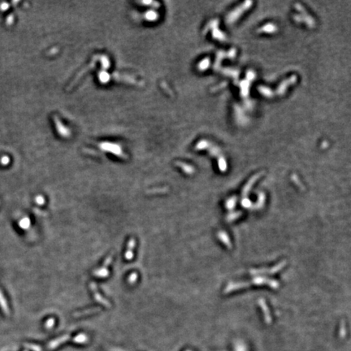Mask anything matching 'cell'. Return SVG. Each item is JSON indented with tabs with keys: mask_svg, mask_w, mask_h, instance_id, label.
<instances>
[{
	"mask_svg": "<svg viewBox=\"0 0 351 351\" xmlns=\"http://www.w3.org/2000/svg\"><path fill=\"white\" fill-rule=\"evenodd\" d=\"M90 289L93 291V293H94V298L96 299V301L98 302H99L100 304H102V305L106 306L107 307H111V303L107 301V299H105L104 297L102 296V294H101L100 293L98 292V290H97L96 284L94 283V282H91V283L90 284Z\"/></svg>",
	"mask_w": 351,
	"mask_h": 351,
	"instance_id": "cell-1",
	"label": "cell"
},
{
	"mask_svg": "<svg viewBox=\"0 0 351 351\" xmlns=\"http://www.w3.org/2000/svg\"><path fill=\"white\" fill-rule=\"evenodd\" d=\"M135 245H136L135 240H134L133 238H131L130 240H129V243H128V248H127V250L126 252H125V255H124V258H125L127 260H131L133 259V248H134V246H135Z\"/></svg>",
	"mask_w": 351,
	"mask_h": 351,
	"instance_id": "cell-2",
	"label": "cell"
},
{
	"mask_svg": "<svg viewBox=\"0 0 351 351\" xmlns=\"http://www.w3.org/2000/svg\"><path fill=\"white\" fill-rule=\"evenodd\" d=\"M108 274H109V272L107 270V267L105 266H103L101 268L98 269V270H96L94 272V275L97 277H99V278H103V277L107 276Z\"/></svg>",
	"mask_w": 351,
	"mask_h": 351,
	"instance_id": "cell-3",
	"label": "cell"
},
{
	"mask_svg": "<svg viewBox=\"0 0 351 351\" xmlns=\"http://www.w3.org/2000/svg\"><path fill=\"white\" fill-rule=\"evenodd\" d=\"M98 310H99V308L93 307V308H90V309H88V310H83V311L81 312H76V313H75L74 314V316L79 317V316H82V315H90L92 314V313H95V312L98 311Z\"/></svg>",
	"mask_w": 351,
	"mask_h": 351,
	"instance_id": "cell-4",
	"label": "cell"
},
{
	"mask_svg": "<svg viewBox=\"0 0 351 351\" xmlns=\"http://www.w3.org/2000/svg\"><path fill=\"white\" fill-rule=\"evenodd\" d=\"M137 279H138V274H136L135 272H133L129 276V281L130 282V283H134V282H136Z\"/></svg>",
	"mask_w": 351,
	"mask_h": 351,
	"instance_id": "cell-5",
	"label": "cell"
}]
</instances>
